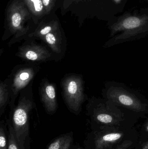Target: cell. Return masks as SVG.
<instances>
[{
	"instance_id": "cell-17",
	"label": "cell",
	"mask_w": 148,
	"mask_h": 149,
	"mask_svg": "<svg viewBox=\"0 0 148 149\" xmlns=\"http://www.w3.org/2000/svg\"><path fill=\"white\" fill-rule=\"evenodd\" d=\"M51 27H50V26H47V27H45L44 29H43L41 30V34L42 35H47V34L49 33L50 31H51Z\"/></svg>"
},
{
	"instance_id": "cell-8",
	"label": "cell",
	"mask_w": 148,
	"mask_h": 149,
	"mask_svg": "<svg viewBox=\"0 0 148 149\" xmlns=\"http://www.w3.org/2000/svg\"><path fill=\"white\" fill-rule=\"evenodd\" d=\"M44 92L46 102L52 103L55 102L56 93L54 86L49 84L47 85L44 89Z\"/></svg>"
},
{
	"instance_id": "cell-18",
	"label": "cell",
	"mask_w": 148,
	"mask_h": 149,
	"mask_svg": "<svg viewBox=\"0 0 148 149\" xmlns=\"http://www.w3.org/2000/svg\"><path fill=\"white\" fill-rule=\"evenodd\" d=\"M50 0H43V3L45 6H47L49 3Z\"/></svg>"
},
{
	"instance_id": "cell-16",
	"label": "cell",
	"mask_w": 148,
	"mask_h": 149,
	"mask_svg": "<svg viewBox=\"0 0 148 149\" xmlns=\"http://www.w3.org/2000/svg\"><path fill=\"white\" fill-rule=\"evenodd\" d=\"M34 2V6L36 11H41L43 9L41 0H31Z\"/></svg>"
},
{
	"instance_id": "cell-1",
	"label": "cell",
	"mask_w": 148,
	"mask_h": 149,
	"mask_svg": "<svg viewBox=\"0 0 148 149\" xmlns=\"http://www.w3.org/2000/svg\"><path fill=\"white\" fill-rule=\"evenodd\" d=\"M104 99L139 116L148 114V99L139 91L119 81H108L102 90Z\"/></svg>"
},
{
	"instance_id": "cell-20",
	"label": "cell",
	"mask_w": 148,
	"mask_h": 149,
	"mask_svg": "<svg viewBox=\"0 0 148 149\" xmlns=\"http://www.w3.org/2000/svg\"><path fill=\"white\" fill-rule=\"evenodd\" d=\"M142 149H148V141L145 143Z\"/></svg>"
},
{
	"instance_id": "cell-11",
	"label": "cell",
	"mask_w": 148,
	"mask_h": 149,
	"mask_svg": "<svg viewBox=\"0 0 148 149\" xmlns=\"http://www.w3.org/2000/svg\"><path fill=\"white\" fill-rule=\"evenodd\" d=\"M8 139H7L4 125L1 123L0 127V149H8Z\"/></svg>"
},
{
	"instance_id": "cell-6",
	"label": "cell",
	"mask_w": 148,
	"mask_h": 149,
	"mask_svg": "<svg viewBox=\"0 0 148 149\" xmlns=\"http://www.w3.org/2000/svg\"><path fill=\"white\" fill-rule=\"evenodd\" d=\"M72 142V136L65 134L56 138L46 149H70Z\"/></svg>"
},
{
	"instance_id": "cell-10",
	"label": "cell",
	"mask_w": 148,
	"mask_h": 149,
	"mask_svg": "<svg viewBox=\"0 0 148 149\" xmlns=\"http://www.w3.org/2000/svg\"><path fill=\"white\" fill-rule=\"evenodd\" d=\"M6 85H1V94H0V106H1V116L2 115L6 106V102L8 100V90Z\"/></svg>"
},
{
	"instance_id": "cell-7",
	"label": "cell",
	"mask_w": 148,
	"mask_h": 149,
	"mask_svg": "<svg viewBox=\"0 0 148 149\" xmlns=\"http://www.w3.org/2000/svg\"><path fill=\"white\" fill-rule=\"evenodd\" d=\"M8 149H22L17 142L14 128L12 124L10 123L8 124Z\"/></svg>"
},
{
	"instance_id": "cell-5",
	"label": "cell",
	"mask_w": 148,
	"mask_h": 149,
	"mask_svg": "<svg viewBox=\"0 0 148 149\" xmlns=\"http://www.w3.org/2000/svg\"><path fill=\"white\" fill-rule=\"evenodd\" d=\"M34 75V71L31 69H25L19 72L14 78L11 89V103L14 102L16 97L21 89L31 80Z\"/></svg>"
},
{
	"instance_id": "cell-9",
	"label": "cell",
	"mask_w": 148,
	"mask_h": 149,
	"mask_svg": "<svg viewBox=\"0 0 148 149\" xmlns=\"http://www.w3.org/2000/svg\"><path fill=\"white\" fill-rule=\"evenodd\" d=\"M79 86L76 81L72 80L68 83L67 86V92L71 98L76 97L79 92Z\"/></svg>"
},
{
	"instance_id": "cell-13",
	"label": "cell",
	"mask_w": 148,
	"mask_h": 149,
	"mask_svg": "<svg viewBox=\"0 0 148 149\" xmlns=\"http://www.w3.org/2000/svg\"><path fill=\"white\" fill-rule=\"evenodd\" d=\"M12 24L15 27L19 26L21 22V16L18 13H15L12 17Z\"/></svg>"
},
{
	"instance_id": "cell-2",
	"label": "cell",
	"mask_w": 148,
	"mask_h": 149,
	"mask_svg": "<svg viewBox=\"0 0 148 149\" xmlns=\"http://www.w3.org/2000/svg\"><path fill=\"white\" fill-rule=\"evenodd\" d=\"M89 109L92 119L104 127H119L129 119L139 116L128 109L113 104L104 98L92 99Z\"/></svg>"
},
{
	"instance_id": "cell-21",
	"label": "cell",
	"mask_w": 148,
	"mask_h": 149,
	"mask_svg": "<svg viewBox=\"0 0 148 149\" xmlns=\"http://www.w3.org/2000/svg\"><path fill=\"white\" fill-rule=\"evenodd\" d=\"M82 149L81 148H77V149Z\"/></svg>"
},
{
	"instance_id": "cell-3",
	"label": "cell",
	"mask_w": 148,
	"mask_h": 149,
	"mask_svg": "<svg viewBox=\"0 0 148 149\" xmlns=\"http://www.w3.org/2000/svg\"><path fill=\"white\" fill-rule=\"evenodd\" d=\"M31 105L20 104L14 111L13 126L16 138L22 149H25L27 141L30 139L29 113Z\"/></svg>"
},
{
	"instance_id": "cell-14",
	"label": "cell",
	"mask_w": 148,
	"mask_h": 149,
	"mask_svg": "<svg viewBox=\"0 0 148 149\" xmlns=\"http://www.w3.org/2000/svg\"><path fill=\"white\" fill-rule=\"evenodd\" d=\"M132 144H133V142L129 140H126L120 145H117L116 147H115L114 148L111 149H127Z\"/></svg>"
},
{
	"instance_id": "cell-15",
	"label": "cell",
	"mask_w": 148,
	"mask_h": 149,
	"mask_svg": "<svg viewBox=\"0 0 148 149\" xmlns=\"http://www.w3.org/2000/svg\"><path fill=\"white\" fill-rule=\"evenodd\" d=\"M46 41L50 45L52 46L55 43L56 39L54 35L51 33H48L46 35Z\"/></svg>"
},
{
	"instance_id": "cell-19",
	"label": "cell",
	"mask_w": 148,
	"mask_h": 149,
	"mask_svg": "<svg viewBox=\"0 0 148 149\" xmlns=\"http://www.w3.org/2000/svg\"><path fill=\"white\" fill-rule=\"evenodd\" d=\"M144 127H145V130H146V132L148 133V120L144 125Z\"/></svg>"
},
{
	"instance_id": "cell-12",
	"label": "cell",
	"mask_w": 148,
	"mask_h": 149,
	"mask_svg": "<svg viewBox=\"0 0 148 149\" xmlns=\"http://www.w3.org/2000/svg\"><path fill=\"white\" fill-rule=\"evenodd\" d=\"M25 58L30 61H37L40 58V55L39 53L34 50H29L25 53Z\"/></svg>"
},
{
	"instance_id": "cell-4",
	"label": "cell",
	"mask_w": 148,
	"mask_h": 149,
	"mask_svg": "<svg viewBox=\"0 0 148 149\" xmlns=\"http://www.w3.org/2000/svg\"><path fill=\"white\" fill-rule=\"evenodd\" d=\"M106 131L101 132L95 139L96 149H109L120 142L123 136L124 133L119 131V127H107Z\"/></svg>"
}]
</instances>
